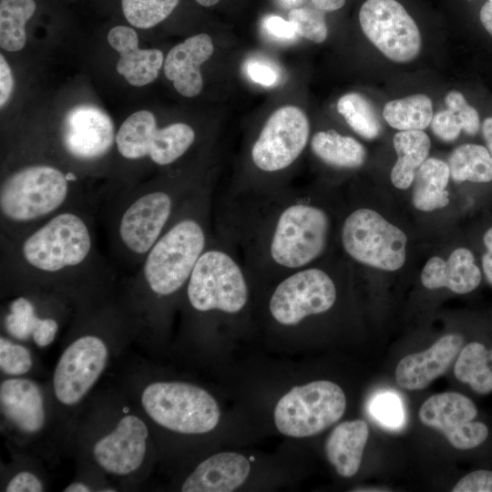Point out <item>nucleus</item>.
Returning <instances> with one entry per match:
<instances>
[{
    "label": "nucleus",
    "instance_id": "0eeeda50",
    "mask_svg": "<svg viewBox=\"0 0 492 492\" xmlns=\"http://www.w3.org/2000/svg\"><path fill=\"white\" fill-rule=\"evenodd\" d=\"M346 408L342 388L327 380L292 387L274 408V424L284 436H315L340 420Z\"/></svg>",
    "mask_w": 492,
    "mask_h": 492
},
{
    "label": "nucleus",
    "instance_id": "a211bd4d",
    "mask_svg": "<svg viewBox=\"0 0 492 492\" xmlns=\"http://www.w3.org/2000/svg\"><path fill=\"white\" fill-rule=\"evenodd\" d=\"M214 46L208 34L192 36L173 46L164 61V73L179 94L198 96L203 87L200 66L210 58Z\"/></svg>",
    "mask_w": 492,
    "mask_h": 492
},
{
    "label": "nucleus",
    "instance_id": "cd10ccee",
    "mask_svg": "<svg viewBox=\"0 0 492 492\" xmlns=\"http://www.w3.org/2000/svg\"><path fill=\"white\" fill-rule=\"evenodd\" d=\"M448 167L456 182H492V156L485 146L464 144L457 147L448 159Z\"/></svg>",
    "mask_w": 492,
    "mask_h": 492
},
{
    "label": "nucleus",
    "instance_id": "f03ea898",
    "mask_svg": "<svg viewBox=\"0 0 492 492\" xmlns=\"http://www.w3.org/2000/svg\"><path fill=\"white\" fill-rule=\"evenodd\" d=\"M12 267L43 277L94 270L95 245L87 220L66 209L17 237Z\"/></svg>",
    "mask_w": 492,
    "mask_h": 492
},
{
    "label": "nucleus",
    "instance_id": "a18cd8bd",
    "mask_svg": "<svg viewBox=\"0 0 492 492\" xmlns=\"http://www.w3.org/2000/svg\"><path fill=\"white\" fill-rule=\"evenodd\" d=\"M313 7L323 12H332L343 6L345 0H311Z\"/></svg>",
    "mask_w": 492,
    "mask_h": 492
},
{
    "label": "nucleus",
    "instance_id": "6ab92c4d",
    "mask_svg": "<svg viewBox=\"0 0 492 492\" xmlns=\"http://www.w3.org/2000/svg\"><path fill=\"white\" fill-rule=\"evenodd\" d=\"M108 41L118 54L117 71L134 87H143L159 76L164 62L157 48L140 49L137 32L130 26H117L108 33Z\"/></svg>",
    "mask_w": 492,
    "mask_h": 492
},
{
    "label": "nucleus",
    "instance_id": "6e6552de",
    "mask_svg": "<svg viewBox=\"0 0 492 492\" xmlns=\"http://www.w3.org/2000/svg\"><path fill=\"white\" fill-rule=\"evenodd\" d=\"M340 236L344 251L358 263L393 272L405 261L406 235L372 209L360 208L348 214Z\"/></svg>",
    "mask_w": 492,
    "mask_h": 492
},
{
    "label": "nucleus",
    "instance_id": "f257e3e1",
    "mask_svg": "<svg viewBox=\"0 0 492 492\" xmlns=\"http://www.w3.org/2000/svg\"><path fill=\"white\" fill-rule=\"evenodd\" d=\"M221 236L250 277L273 279L313 265L325 252L331 218L310 197L277 190L234 193L221 216Z\"/></svg>",
    "mask_w": 492,
    "mask_h": 492
},
{
    "label": "nucleus",
    "instance_id": "423d86ee",
    "mask_svg": "<svg viewBox=\"0 0 492 492\" xmlns=\"http://www.w3.org/2000/svg\"><path fill=\"white\" fill-rule=\"evenodd\" d=\"M141 405L158 425L170 431L197 435L214 429L220 410L203 388L183 382H155L142 392Z\"/></svg>",
    "mask_w": 492,
    "mask_h": 492
},
{
    "label": "nucleus",
    "instance_id": "c756f323",
    "mask_svg": "<svg viewBox=\"0 0 492 492\" xmlns=\"http://www.w3.org/2000/svg\"><path fill=\"white\" fill-rule=\"evenodd\" d=\"M433 116L432 101L424 94L391 100L383 109L387 124L400 131L423 130L429 126Z\"/></svg>",
    "mask_w": 492,
    "mask_h": 492
},
{
    "label": "nucleus",
    "instance_id": "4468645a",
    "mask_svg": "<svg viewBox=\"0 0 492 492\" xmlns=\"http://www.w3.org/2000/svg\"><path fill=\"white\" fill-rule=\"evenodd\" d=\"M477 415L473 401L456 392L430 396L418 413L423 425L442 433L452 446L460 450L475 448L488 436L487 426L474 421Z\"/></svg>",
    "mask_w": 492,
    "mask_h": 492
},
{
    "label": "nucleus",
    "instance_id": "1a4fd4ad",
    "mask_svg": "<svg viewBox=\"0 0 492 492\" xmlns=\"http://www.w3.org/2000/svg\"><path fill=\"white\" fill-rule=\"evenodd\" d=\"M196 139L194 129L176 122L162 128L152 112L139 110L128 116L116 133L118 153L127 159L149 158L158 166H169L190 149Z\"/></svg>",
    "mask_w": 492,
    "mask_h": 492
},
{
    "label": "nucleus",
    "instance_id": "b1692460",
    "mask_svg": "<svg viewBox=\"0 0 492 492\" xmlns=\"http://www.w3.org/2000/svg\"><path fill=\"white\" fill-rule=\"evenodd\" d=\"M450 178L448 164L441 159L427 158L414 177L413 205L422 211H433L449 203L446 190Z\"/></svg>",
    "mask_w": 492,
    "mask_h": 492
},
{
    "label": "nucleus",
    "instance_id": "72a5a7b5",
    "mask_svg": "<svg viewBox=\"0 0 492 492\" xmlns=\"http://www.w3.org/2000/svg\"><path fill=\"white\" fill-rule=\"evenodd\" d=\"M297 35L315 44L323 43L328 35L327 25L323 11L315 7L301 6L292 8L288 14Z\"/></svg>",
    "mask_w": 492,
    "mask_h": 492
},
{
    "label": "nucleus",
    "instance_id": "de8ad7c7",
    "mask_svg": "<svg viewBox=\"0 0 492 492\" xmlns=\"http://www.w3.org/2000/svg\"><path fill=\"white\" fill-rule=\"evenodd\" d=\"M482 135L486 142V147L492 156V117L484 120L482 124Z\"/></svg>",
    "mask_w": 492,
    "mask_h": 492
},
{
    "label": "nucleus",
    "instance_id": "8fccbe9b",
    "mask_svg": "<svg viewBox=\"0 0 492 492\" xmlns=\"http://www.w3.org/2000/svg\"><path fill=\"white\" fill-rule=\"evenodd\" d=\"M306 0H280V2L282 3V5L284 6V7H287V8H297V7H301V5L305 2Z\"/></svg>",
    "mask_w": 492,
    "mask_h": 492
},
{
    "label": "nucleus",
    "instance_id": "c03bdc74",
    "mask_svg": "<svg viewBox=\"0 0 492 492\" xmlns=\"http://www.w3.org/2000/svg\"><path fill=\"white\" fill-rule=\"evenodd\" d=\"M14 78L12 70L4 57L0 56V107L1 108L6 104L13 91Z\"/></svg>",
    "mask_w": 492,
    "mask_h": 492
},
{
    "label": "nucleus",
    "instance_id": "37998d69",
    "mask_svg": "<svg viewBox=\"0 0 492 492\" xmlns=\"http://www.w3.org/2000/svg\"><path fill=\"white\" fill-rule=\"evenodd\" d=\"M481 243L483 247L480 259L482 273L492 286V224L483 231Z\"/></svg>",
    "mask_w": 492,
    "mask_h": 492
},
{
    "label": "nucleus",
    "instance_id": "4c0bfd02",
    "mask_svg": "<svg viewBox=\"0 0 492 492\" xmlns=\"http://www.w3.org/2000/svg\"><path fill=\"white\" fill-rule=\"evenodd\" d=\"M430 124L433 133L446 142L456 140L463 130L457 116L448 108L436 113Z\"/></svg>",
    "mask_w": 492,
    "mask_h": 492
},
{
    "label": "nucleus",
    "instance_id": "9b49d317",
    "mask_svg": "<svg viewBox=\"0 0 492 492\" xmlns=\"http://www.w3.org/2000/svg\"><path fill=\"white\" fill-rule=\"evenodd\" d=\"M309 137L305 113L295 106L282 107L268 118L252 143L251 161L261 173H281L296 162Z\"/></svg>",
    "mask_w": 492,
    "mask_h": 492
},
{
    "label": "nucleus",
    "instance_id": "864d4df0",
    "mask_svg": "<svg viewBox=\"0 0 492 492\" xmlns=\"http://www.w3.org/2000/svg\"><path fill=\"white\" fill-rule=\"evenodd\" d=\"M488 2L492 3V0H488Z\"/></svg>",
    "mask_w": 492,
    "mask_h": 492
},
{
    "label": "nucleus",
    "instance_id": "20e7f679",
    "mask_svg": "<svg viewBox=\"0 0 492 492\" xmlns=\"http://www.w3.org/2000/svg\"><path fill=\"white\" fill-rule=\"evenodd\" d=\"M249 278L234 247L223 236H213L188 282V302L199 313L237 314L249 301Z\"/></svg>",
    "mask_w": 492,
    "mask_h": 492
},
{
    "label": "nucleus",
    "instance_id": "58836bf2",
    "mask_svg": "<svg viewBox=\"0 0 492 492\" xmlns=\"http://www.w3.org/2000/svg\"><path fill=\"white\" fill-rule=\"evenodd\" d=\"M452 492H492V471L468 473L454 486Z\"/></svg>",
    "mask_w": 492,
    "mask_h": 492
},
{
    "label": "nucleus",
    "instance_id": "aec40b11",
    "mask_svg": "<svg viewBox=\"0 0 492 492\" xmlns=\"http://www.w3.org/2000/svg\"><path fill=\"white\" fill-rule=\"evenodd\" d=\"M482 275L473 251L459 247L446 260L430 258L422 270L421 282L430 290L445 287L455 293L466 294L479 286Z\"/></svg>",
    "mask_w": 492,
    "mask_h": 492
},
{
    "label": "nucleus",
    "instance_id": "dca6fc26",
    "mask_svg": "<svg viewBox=\"0 0 492 492\" xmlns=\"http://www.w3.org/2000/svg\"><path fill=\"white\" fill-rule=\"evenodd\" d=\"M148 436V427L139 417L125 415L113 431L97 441L93 456L105 471L117 476L129 475L143 463Z\"/></svg>",
    "mask_w": 492,
    "mask_h": 492
},
{
    "label": "nucleus",
    "instance_id": "2f4dec72",
    "mask_svg": "<svg viewBox=\"0 0 492 492\" xmlns=\"http://www.w3.org/2000/svg\"><path fill=\"white\" fill-rule=\"evenodd\" d=\"M337 110L349 127L362 138L374 139L380 135V119L371 102L362 94H344L337 101Z\"/></svg>",
    "mask_w": 492,
    "mask_h": 492
},
{
    "label": "nucleus",
    "instance_id": "3c124183",
    "mask_svg": "<svg viewBox=\"0 0 492 492\" xmlns=\"http://www.w3.org/2000/svg\"><path fill=\"white\" fill-rule=\"evenodd\" d=\"M220 0H196L202 6L210 7L216 5Z\"/></svg>",
    "mask_w": 492,
    "mask_h": 492
},
{
    "label": "nucleus",
    "instance_id": "ddd939ff",
    "mask_svg": "<svg viewBox=\"0 0 492 492\" xmlns=\"http://www.w3.org/2000/svg\"><path fill=\"white\" fill-rule=\"evenodd\" d=\"M108 347L97 336L75 340L61 354L53 377L54 393L63 405L78 403L92 388L108 362Z\"/></svg>",
    "mask_w": 492,
    "mask_h": 492
},
{
    "label": "nucleus",
    "instance_id": "412c9836",
    "mask_svg": "<svg viewBox=\"0 0 492 492\" xmlns=\"http://www.w3.org/2000/svg\"><path fill=\"white\" fill-rule=\"evenodd\" d=\"M0 405L5 417L21 432L35 434L45 425L43 394L32 380L14 378L3 381Z\"/></svg>",
    "mask_w": 492,
    "mask_h": 492
},
{
    "label": "nucleus",
    "instance_id": "bb28decb",
    "mask_svg": "<svg viewBox=\"0 0 492 492\" xmlns=\"http://www.w3.org/2000/svg\"><path fill=\"white\" fill-rule=\"evenodd\" d=\"M311 150L324 164L336 169H357L366 158L359 141L334 129L316 132L311 139Z\"/></svg>",
    "mask_w": 492,
    "mask_h": 492
},
{
    "label": "nucleus",
    "instance_id": "e433bc0d",
    "mask_svg": "<svg viewBox=\"0 0 492 492\" xmlns=\"http://www.w3.org/2000/svg\"><path fill=\"white\" fill-rule=\"evenodd\" d=\"M447 108L453 111L458 118L462 129L468 135H476L480 128V121L477 111L471 107L465 97L459 91L452 90L445 97Z\"/></svg>",
    "mask_w": 492,
    "mask_h": 492
},
{
    "label": "nucleus",
    "instance_id": "f3484780",
    "mask_svg": "<svg viewBox=\"0 0 492 492\" xmlns=\"http://www.w3.org/2000/svg\"><path fill=\"white\" fill-rule=\"evenodd\" d=\"M464 338L449 333L424 352L402 358L395 368L397 384L407 390H422L444 374L460 353Z\"/></svg>",
    "mask_w": 492,
    "mask_h": 492
},
{
    "label": "nucleus",
    "instance_id": "f8f14e48",
    "mask_svg": "<svg viewBox=\"0 0 492 492\" xmlns=\"http://www.w3.org/2000/svg\"><path fill=\"white\" fill-rule=\"evenodd\" d=\"M359 21L365 36L390 60L406 63L419 54V29L396 0H366L360 8Z\"/></svg>",
    "mask_w": 492,
    "mask_h": 492
},
{
    "label": "nucleus",
    "instance_id": "c9c22d12",
    "mask_svg": "<svg viewBox=\"0 0 492 492\" xmlns=\"http://www.w3.org/2000/svg\"><path fill=\"white\" fill-rule=\"evenodd\" d=\"M371 412L384 426L399 427L404 421L402 403L397 395L392 393H383L373 400Z\"/></svg>",
    "mask_w": 492,
    "mask_h": 492
},
{
    "label": "nucleus",
    "instance_id": "a878e982",
    "mask_svg": "<svg viewBox=\"0 0 492 492\" xmlns=\"http://www.w3.org/2000/svg\"><path fill=\"white\" fill-rule=\"evenodd\" d=\"M5 330L13 337L26 340L32 336L36 344L45 347L50 344L58 331V324L52 318H39L34 304L26 297H18L9 305L5 318Z\"/></svg>",
    "mask_w": 492,
    "mask_h": 492
},
{
    "label": "nucleus",
    "instance_id": "39448f33",
    "mask_svg": "<svg viewBox=\"0 0 492 492\" xmlns=\"http://www.w3.org/2000/svg\"><path fill=\"white\" fill-rule=\"evenodd\" d=\"M200 187L163 185L133 193L120 210L116 224L122 251L135 261H142L178 210Z\"/></svg>",
    "mask_w": 492,
    "mask_h": 492
},
{
    "label": "nucleus",
    "instance_id": "c85d7f7f",
    "mask_svg": "<svg viewBox=\"0 0 492 492\" xmlns=\"http://www.w3.org/2000/svg\"><path fill=\"white\" fill-rule=\"evenodd\" d=\"M454 374L458 381L467 384L477 394L487 395L492 392L489 352L481 343L472 342L462 347Z\"/></svg>",
    "mask_w": 492,
    "mask_h": 492
},
{
    "label": "nucleus",
    "instance_id": "ea45409f",
    "mask_svg": "<svg viewBox=\"0 0 492 492\" xmlns=\"http://www.w3.org/2000/svg\"><path fill=\"white\" fill-rule=\"evenodd\" d=\"M265 32L278 39H293L297 35L294 25L279 15H270L262 20Z\"/></svg>",
    "mask_w": 492,
    "mask_h": 492
},
{
    "label": "nucleus",
    "instance_id": "a19ab883",
    "mask_svg": "<svg viewBox=\"0 0 492 492\" xmlns=\"http://www.w3.org/2000/svg\"><path fill=\"white\" fill-rule=\"evenodd\" d=\"M249 77L255 83L262 86H272L279 78L277 70L266 62L251 60L246 65Z\"/></svg>",
    "mask_w": 492,
    "mask_h": 492
},
{
    "label": "nucleus",
    "instance_id": "f704fd0d",
    "mask_svg": "<svg viewBox=\"0 0 492 492\" xmlns=\"http://www.w3.org/2000/svg\"><path fill=\"white\" fill-rule=\"evenodd\" d=\"M32 364V356L27 348L1 336L0 368L3 373L8 375H21L27 373Z\"/></svg>",
    "mask_w": 492,
    "mask_h": 492
},
{
    "label": "nucleus",
    "instance_id": "49530a36",
    "mask_svg": "<svg viewBox=\"0 0 492 492\" xmlns=\"http://www.w3.org/2000/svg\"><path fill=\"white\" fill-rule=\"evenodd\" d=\"M480 21L486 30L492 36V3H485L479 13Z\"/></svg>",
    "mask_w": 492,
    "mask_h": 492
},
{
    "label": "nucleus",
    "instance_id": "393cba45",
    "mask_svg": "<svg viewBox=\"0 0 492 492\" xmlns=\"http://www.w3.org/2000/svg\"><path fill=\"white\" fill-rule=\"evenodd\" d=\"M397 160L391 170V181L400 190L411 186L417 169L427 159L431 142L422 130L397 132L393 138Z\"/></svg>",
    "mask_w": 492,
    "mask_h": 492
},
{
    "label": "nucleus",
    "instance_id": "7c9ffc66",
    "mask_svg": "<svg viewBox=\"0 0 492 492\" xmlns=\"http://www.w3.org/2000/svg\"><path fill=\"white\" fill-rule=\"evenodd\" d=\"M35 0H0V46L21 50L26 42V24L34 15Z\"/></svg>",
    "mask_w": 492,
    "mask_h": 492
},
{
    "label": "nucleus",
    "instance_id": "2eb2a0df",
    "mask_svg": "<svg viewBox=\"0 0 492 492\" xmlns=\"http://www.w3.org/2000/svg\"><path fill=\"white\" fill-rule=\"evenodd\" d=\"M61 141L66 151L80 161H95L106 156L116 142L114 124L100 108L82 104L65 116Z\"/></svg>",
    "mask_w": 492,
    "mask_h": 492
},
{
    "label": "nucleus",
    "instance_id": "603ef678",
    "mask_svg": "<svg viewBox=\"0 0 492 492\" xmlns=\"http://www.w3.org/2000/svg\"><path fill=\"white\" fill-rule=\"evenodd\" d=\"M489 362L491 363L490 367H491V369H492V349H491V351L489 352Z\"/></svg>",
    "mask_w": 492,
    "mask_h": 492
},
{
    "label": "nucleus",
    "instance_id": "5701e85b",
    "mask_svg": "<svg viewBox=\"0 0 492 492\" xmlns=\"http://www.w3.org/2000/svg\"><path fill=\"white\" fill-rule=\"evenodd\" d=\"M368 436V425L361 419L343 422L333 429L324 450L338 475L351 477L358 472Z\"/></svg>",
    "mask_w": 492,
    "mask_h": 492
},
{
    "label": "nucleus",
    "instance_id": "09e8293b",
    "mask_svg": "<svg viewBox=\"0 0 492 492\" xmlns=\"http://www.w3.org/2000/svg\"><path fill=\"white\" fill-rule=\"evenodd\" d=\"M89 491H90V488L87 485L81 482H74L64 489V492H89Z\"/></svg>",
    "mask_w": 492,
    "mask_h": 492
},
{
    "label": "nucleus",
    "instance_id": "473e14b6",
    "mask_svg": "<svg viewBox=\"0 0 492 492\" xmlns=\"http://www.w3.org/2000/svg\"><path fill=\"white\" fill-rule=\"evenodd\" d=\"M179 0H121L126 20L133 26L148 29L165 20Z\"/></svg>",
    "mask_w": 492,
    "mask_h": 492
},
{
    "label": "nucleus",
    "instance_id": "9d476101",
    "mask_svg": "<svg viewBox=\"0 0 492 492\" xmlns=\"http://www.w3.org/2000/svg\"><path fill=\"white\" fill-rule=\"evenodd\" d=\"M337 289L332 276L310 265L276 282L268 302L271 317L280 325L297 326L332 309Z\"/></svg>",
    "mask_w": 492,
    "mask_h": 492
},
{
    "label": "nucleus",
    "instance_id": "4be33fe9",
    "mask_svg": "<svg viewBox=\"0 0 492 492\" xmlns=\"http://www.w3.org/2000/svg\"><path fill=\"white\" fill-rule=\"evenodd\" d=\"M251 470L249 460L235 452H220L202 461L184 481L183 492H231L240 487Z\"/></svg>",
    "mask_w": 492,
    "mask_h": 492
},
{
    "label": "nucleus",
    "instance_id": "7ed1b4c3",
    "mask_svg": "<svg viewBox=\"0 0 492 492\" xmlns=\"http://www.w3.org/2000/svg\"><path fill=\"white\" fill-rule=\"evenodd\" d=\"M73 172L65 173L47 164L22 167L7 175L0 185V215L6 228L32 229L66 210L71 198Z\"/></svg>",
    "mask_w": 492,
    "mask_h": 492
},
{
    "label": "nucleus",
    "instance_id": "79ce46f5",
    "mask_svg": "<svg viewBox=\"0 0 492 492\" xmlns=\"http://www.w3.org/2000/svg\"><path fill=\"white\" fill-rule=\"evenodd\" d=\"M43 484L33 473L22 471L16 474L7 484L6 492H40Z\"/></svg>",
    "mask_w": 492,
    "mask_h": 492
}]
</instances>
